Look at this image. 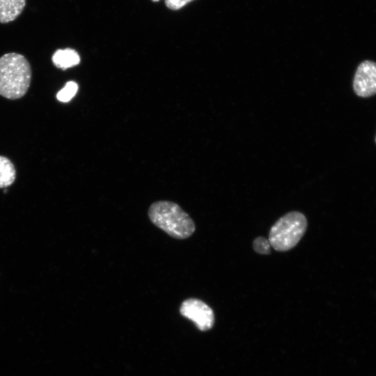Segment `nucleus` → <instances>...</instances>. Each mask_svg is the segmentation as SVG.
I'll return each mask as SVG.
<instances>
[{
    "mask_svg": "<svg viewBox=\"0 0 376 376\" xmlns=\"http://www.w3.org/2000/svg\"><path fill=\"white\" fill-rule=\"evenodd\" d=\"M16 177V170L11 161L0 155V188L11 185Z\"/></svg>",
    "mask_w": 376,
    "mask_h": 376,
    "instance_id": "8",
    "label": "nucleus"
},
{
    "mask_svg": "<svg viewBox=\"0 0 376 376\" xmlns=\"http://www.w3.org/2000/svg\"><path fill=\"white\" fill-rule=\"evenodd\" d=\"M150 221L171 237L183 240L195 231V224L189 214L177 203L159 201L153 203L148 209Z\"/></svg>",
    "mask_w": 376,
    "mask_h": 376,
    "instance_id": "2",
    "label": "nucleus"
},
{
    "mask_svg": "<svg viewBox=\"0 0 376 376\" xmlns=\"http://www.w3.org/2000/svg\"><path fill=\"white\" fill-rule=\"evenodd\" d=\"M151 1L153 2H157V1H159L160 0H151Z\"/></svg>",
    "mask_w": 376,
    "mask_h": 376,
    "instance_id": "12",
    "label": "nucleus"
},
{
    "mask_svg": "<svg viewBox=\"0 0 376 376\" xmlns=\"http://www.w3.org/2000/svg\"><path fill=\"white\" fill-rule=\"evenodd\" d=\"M78 89L77 84L74 81H68L63 88L59 91L56 95V98L60 102H69L76 94Z\"/></svg>",
    "mask_w": 376,
    "mask_h": 376,
    "instance_id": "9",
    "label": "nucleus"
},
{
    "mask_svg": "<svg viewBox=\"0 0 376 376\" xmlns=\"http://www.w3.org/2000/svg\"><path fill=\"white\" fill-rule=\"evenodd\" d=\"M270 246L269 240L263 237L256 238L253 243L254 250L260 254H269Z\"/></svg>",
    "mask_w": 376,
    "mask_h": 376,
    "instance_id": "10",
    "label": "nucleus"
},
{
    "mask_svg": "<svg viewBox=\"0 0 376 376\" xmlns=\"http://www.w3.org/2000/svg\"><path fill=\"white\" fill-rule=\"evenodd\" d=\"M307 228L305 216L290 212L281 217L271 228L268 240L275 250L285 251L292 249L301 239Z\"/></svg>",
    "mask_w": 376,
    "mask_h": 376,
    "instance_id": "3",
    "label": "nucleus"
},
{
    "mask_svg": "<svg viewBox=\"0 0 376 376\" xmlns=\"http://www.w3.org/2000/svg\"><path fill=\"white\" fill-rule=\"evenodd\" d=\"M31 80V68L26 57L11 52L0 57V95L17 100L27 92Z\"/></svg>",
    "mask_w": 376,
    "mask_h": 376,
    "instance_id": "1",
    "label": "nucleus"
},
{
    "mask_svg": "<svg viewBox=\"0 0 376 376\" xmlns=\"http://www.w3.org/2000/svg\"><path fill=\"white\" fill-rule=\"evenodd\" d=\"M26 0H0V23L14 21L23 11Z\"/></svg>",
    "mask_w": 376,
    "mask_h": 376,
    "instance_id": "6",
    "label": "nucleus"
},
{
    "mask_svg": "<svg viewBox=\"0 0 376 376\" xmlns=\"http://www.w3.org/2000/svg\"><path fill=\"white\" fill-rule=\"evenodd\" d=\"M79 56L74 49H57L52 56V62L58 68L66 69L79 63Z\"/></svg>",
    "mask_w": 376,
    "mask_h": 376,
    "instance_id": "7",
    "label": "nucleus"
},
{
    "mask_svg": "<svg viewBox=\"0 0 376 376\" xmlns=\"http://www.w3.org/2000/svg\"><path fill=\"white\" fill-rule=\"evenodd\" d=\"M194 0H164L166 6L171 10H177Z\"/></svg>",
    "mask_w": 376,
    "mask_h": 376,
    "instance_id": "11",
    "label": "nucleus"
},
{
    "mask_svg": "<svg viewBox=\"0 0 376 376\" xmlns=\"http://www.w3.org/2000/svg\"><path fill=\"white\" fill-rule=\"evenodd\" d=\"M181 315L192 320L201 331L210 329L214 321L212 308L203 301L189 298L185 300L180 306Z\"/></svg>",
    "mask_w": 376,
    "mask_h": 376,
    "instance_id": "4",
    "label": "nucleus"
},
{
    "mask_svg": "<svg viewBox=\"0 0 376 376\" xmlns=\"http://www.w3.org/2000/svg\"><path fill=\"white\" fill-rule=\"evenodd\" d=\"M375 143H376V135H375Z\"/></svg>",
    "mask_w": 376,
    "mask_h": 376,
    "instance_id": "13",
    "label": "nucleus"
},
{
    "mask_svg": "<svg viewBox=\"0 0 376 376\" xmlns=\"http://www.w3.org/2000/svg\"><path fill=\"white\" fill-rule=\"evenodd\" d=\"M353 90L361 97L376 95V62L365 60L360 63L354 76Z\"/></svg>",
    "mask_w": 376,
    "mask_h": 376,
    "instance_id": "5",
    "label": "nucleus"
}]
</instances>
